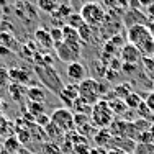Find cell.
I'll use <instances>...</instances> for the list:
<instances>
[{"instance_id": "7a4b0ae2", "label": "cell", "mask_w": 154, "mask_h": 154, "mask_svg": "<svg viewBox=\"0 0 154 154\" xmlns=\"http://www.w3.org/2000/svg\"><path fill=\"white\" fill-rule=\"evenodd\" d=\"M36 77L41 80V84L46 87L48 90L54 92L56 95L61 94V90L64 89V82L61 80V75L57 74V71L54 69V66H45V64H38L33 67Z\"/></svg>"}, {"instance_id": "ac0fdd59", "label": "cell", "mask_w": 154, "mask_h": 154, "mask_svg": "<svg viewBox=\"0 0 154 154\" xmlns=\"http://www.w3.org/2000/svg\"><path fill=\"white\" fill-rule=\"evenodd\" d=\"M112 133L108 130H98L95 133V143H97L98 148H107L110 146V141H112Z\"/></svg>"}, {"instance_id": "60d3db41", "label": "cell", "mask_w": 154, "mask_h": 154, "mask_svg": "<svg viewBox=\"0 0 154 154\" xmlns=\"http://www.w3.org/2000/svg\"><path fill=\"white\" fill-rule=\"evenodd\" d=\"M139 3H141V7H146V8H148L151 3H154V0H139Z\"/></svg>"}, {"instance_id": "f546056e", "label": "cell", "mask_w": 154, "mask_h": 154, "mask_svg": "<svg viewBox=\"0 0 154 154\" xmlns=\"http://www.w3.org/2000/svg\"><path fill=\"white\" fill-rule=\"evenodd\" d=\"M90 123V116L89 115H80V113H74V126L75 128H82L85 125Z\"/></svg>"}, {"instance_id": "ffe728a7", "label": "cell", "mask_w": 154, "mask_h": 154, "mask_svg": "<svg viewBox=\"0 0 154 154\" xmlns=\"http://www.w3.org/2000/svg\"><path fill=\"white\" fill-rule=\"evenodd\" d=\"M0 46H3V48H7V49L13 51V49H15V46H17L15 36L10 35L8 31H2V33H0Z\"/></svg>"}, {"instance_id": "74e56055", "label": "cell", "mask_w": 154, "mask_h": 154, "mask_svg": "<svg viewBox=\"0 0 154 154\" xmlns=\"http://www.w3.org/2000/svg\"><path fill=\"white\" fill-rule=\"evenodd\" d=\"M7 126H8V120H7L5 116H2V115H0V131L3 133V130H5Z\"/></svg>"}, {"instance_id": "d6986e66", "label": "cell", "mask_w": 154, "mask_h": 154, "mask_svg": "<svg viewBox=\"0 0 154 154\" xmlns=\"http://www.w3.org/2000/svg\"><path fill=\"white\" fill-rule=\"evenodd\" d=\"M36 3L45 13H54L59 7V0H36Z\"/></svg>"}, {"instance_id": "83f0119b", "label": "cell", "mask_w": 154, "mask_h": 154, "mask_svg": "<svg viewBox=\"0 0 154 154\" xmlns=\"http://www.w3.org/2000/svg\"><path fill=\"white\" fill-rule=\"evenodd\" d=\"M105 3L112 10H120V12L128 7V0H105Z\"/></svg>"}, {"instance_id": "7402d4cb", "label": "cell", "mask_w": 154, "mask_h": 154, "mask_svg": "<svg viewBox=\"0 0 154 154\" xmlns=\"http://www.w3.org/2000/svg\"><path fill=\"white\" fill-rule=\"evenodd\" d=\"M125 103H126L128 110L131 108V110H134V112H136V108L143 103V97L139 94H136V92H131L126 98H125Z\"/></svg>"}, {"instance_id": "d4e9b609", "label": "cell", "mask_w": 154, "mask_h": 154, "mask_svg": "<svg viewBox=\"0 0 154 154\" xmlns=\"http://www.w3.org/2000/svg\"><path fill=\"white\" fill-rule=\"evenodd\" d=\"M113 92H115L116 98H122V100H125V98L133 92V90H131L130 84H120V85H116L115 89H113Z\"/></svg>"}, {"instance_id": "ba28073f", "label": "cell", "mask_w": 154, "mask_h": 154, "mask_svg": "<svg viewBox=\"0 0 154 154\" xmlns=\"http://www.w3.org/2000/svg\"><path fill=\"white\" fill-rule=\"evenodd\" d=\"M66 74H67L71 84H80L84 79H87V67L80 61H77L72 62V64H67Z\"/></svg>"}, {"instance_id": "8fae6325", "label": "cell", "mask_w": 154, "mask_h": 154, "mask_svg": "<svg viewBox=\"0 0 154 154\" xmlns=\"http://www.w3.org/2000/svg\"><path fill=\"white\" fill-rule=\"evenodd\" d=\"M123 23L126 25V28H130V26H134V25H149V20L141 10L128 8V12L123 13Z\"/></svg>"}, {"instance_id": "484cf974", "label": "cell", "mask_w": 154, "mask_h": 154, "mask_svg": "<svg viewBox=\"0 0 154 154\" xmlns=\"http://www.w3.org/2000/svg\"><path fill=\"white\" fill-rule=\"evenodd\" d=\"M26 110L28 113H30L31 116H39L45 113V103H36V102H30V103L26 105Z\"/></svg>"}, {"instance_id": "5b68a950", "label": "cell", "mask_w": 154, "mask_h": 154, "mask_svg": "<svg viewBox=\"0 0 154 154\" xmlns=\"http://www.w3.org/2000/svg\"><path fill=\"white\" fill-rule=\"evenodd\" d=\"M79 85V98H82L85 103H89L90 107H94L98 100H100L102 94H100V82L97 79L87 77L84 79Z\"/></svg>"}, {"instance_id": "603a6c76", "label": "cell", "mask_w": 154, "mask_h": 154, "mask_svg": "<svg viewBox=\"0 0 154 154\" xmlns=\"http://www.w3.org/2000/svg\"><path fill=\"white\" fill-rule=\"evenodd\" d=\"M45 133H46V138L53 139V141H57V139H61L62 136H64V131H61L54 123L48 125V126L45 128Z\"/></svg>"}, {"instance_id": "5bb4252c", "label": "cell", "mask_w": 154, "mask_h": 154, "mask_svg": "<svg viewBox=\"0 0 154 154\" xmlns=\"http://www.w3.org/2000/svg\"><path fill=\"white\" fill-rule=\"evenodd\" d=\"M26 98L30 102H36V103H45L46 102V90L39 85H31L26 89Z\"/></svg>"}, {"instance_id": "e575fe53", "label": "cell", "mask_w": 154, "mask_h": 154, "mask_svg": "<svg viewBox=\"0 0 154 154\" xmlns=\"http://www.w3.org/2000/svg\"><path fill=\"white\" fill-rule=\"evenodd\" d=\"M143 61H144V66L146 69H151V71H154V56L152 57H143Z\"/></svg>"}, {"instance_id": "f35d334b", "label": "cell", "mask_w": 154, "mask_h": 154, "mask_svg": "<svg viewBox=\"0 0 154 154\" xmlns=\"http://www.w3.org/2000/svg\"><path fill=\"white\" fill-rule=\"evenodd\" d=\"M10 53H12V51H10V49H7V48L0 46V56H8Z\"/></svg>"}, {"instance_id": "8d00e7d4", "label": "cell", "mask_w": 154, "mask_h": 154, "mask_svg": "<svg viewBox=\"0 0 154 154\" xmlns=\"http://www.w3.org/2000/svg\"><path fill=\"white\" fill-rule=\"evenodd\" d=\"M146 17H148L149 21H154V3H151V5L146 8Z\"/></svg>"}, {"instance_id": "9c48e42d", "label": "cell", "mask_w": 154, "mask_h": 154, "mask_svg": "<svg viewBox=\"0 0 154 154\" xmlns=\"http://www.w3.org/2000/svg\"><path fill=\"white\" fill-rule=\"evenodd\" d=\"M141 53H139L138 48H134L133 45H125L122 49H120V59H122V64H131L136 66L139 61H141Z\"/></svg>"}, {"instance_id": "44dd1931", "label": "cell", "mask_w": 154, "mask_h": 154, "mask_svg": "<svg viewBox=\"0 0 154 154\" xmlns=\"http://www.w3.org/2000/svg\"><path fill=\"white\" fill-rule=\"evenodd\" d=\"M71 110H74V113H80V115H89V116H90V113H92V107H90L89 103H85L82 98H77L74 103H72Z\"/></svg>"}, {"instance_id": "b9f144b4", "label": "cell", "mask_w": 154, "mask_h": 154, "mask_svg": "<svg viewBox=\"0 0 154 154\" xmlns=\"http://www.w3.org/2000/svg\"><path fill=\"white\" fill-rule=\"evenodd\" d=\"M148 28H149V33H151V36H152V39H154V21H149Z\"/></svg>"}, {"instance_id": "9a60e30c", "label": "cell", "mask_w": 154, "mask_h": 154, "mask_svg": "<svg viewBox=\"0 0 154 154\" xmlns=\"http://www.w3.org/2000/svg\"><path fill=\"white\" fill-rule=\"evenodd\" d=\"M26 89L28 87L20 85V84H10L8 85V94L15 102H21L25 97H26Z\"/></svg>"}, {"instance_id": "1f68e13d", "label": "cell", "mask_w": 154, "mask_h": 154, "mask_svg": "<svg viewBox=\"0 0 154 154\" xmlns=\"http://www.w3.org/2000/svg\"><path fill=\"white\" fill-rule=\"evenodd\" d=\"M10 75H8V69L0 66V87H8L10 85Z\"/></svg>"}, {"instance_id": "d590c367", "label": "cell", "mask_w": 154, "mask_h": 154, "mask_svg": "<svg viewBox=\"0 0 154 154\" xmlns=\"http://www.w3.org/2000/svg\"><path fill=\"white\" fill-rule=\"evenodd\" d=\"M128 8H130V10H139V8H141L139 0H128Z\"/></svg>"}, {"instance_id": "836d02e7", "label": "cell", "mask_w": 154, "mask_h": 154, "mask_svg": "<svg viewBox=\"0 0 154 154\" xmlns=\"http://www.w3.org/2000/svg\"><path fill=\"white\" fill-rule=\"evenodd\" d=\"M38 126H43V130L48 126V125L51 123V116H48L46 113H43V115H39V116H36V122H35Z\"/></svg>"}, {"instance_id": "cb8c5ba5", "label": "cell", "mask_w": 154, "mask_h": 154, "mask_svg": "<svg viewBox=\"0 0 154 154\" xmlns=\"http://www.w3.org/2000/svg\"><path fill=\"white\" fill-rule=\"evenodd\" d=\"M77 33H79V38H80V43H90V39H92V33H94V28L89 26V25L84 23L82 26L77 30Z\"/></svg>"}, {"instance_id": "4fadbf2b", "label": "cell", "mask_w": 154, "mask_h": 154, "mask_svg": "<svg viewBox=\"0 0 154 154\" xmlns=\"http://www.w3.org/2000/svg\"><path fill=\"white\" fill-rule=\"evenodd\" d=\"M35 41L38 46L45 48V49L54 48V43H53V39H51L49 30H45V28H38V30L35 31Z\"/></svg>"}, {"instance_id": "ab89813d", "label": "cell", "mask_w": 154, "mask_h": 154, "mask_svg": "<svg viewBox=\"0 0 154 154\" xmlns=\"http://www.w3.org/2000/svg\"><path fill=\"white\" fill-rule=\"evenodd\" d=\"M107 154H128V152L122 151V149H108Z\"/></svg>"}, {"instance_id": "4316f807", "label": "cell", "mask_w": 154, "mask_h": 154, "mask_svg": "<svg viewBox=\"0 0 154 154\" xmlns=\"http://www.w3.org/2000/svg\"><path fill=\"white\" fill-rule=\"evenodd\" d=\"M67 25L72 28H75V30H79L84 25V20H82V17H80V13H71L67 18Z\"/></svg>"}, {"instance_id": "ee69618b", "label": "cell", "mask_w": 154, "mask_h": 154, "mask_svg": "<svg viewBox=\"0 0 154 154\" xmlns=\"http://www.w3.org/2000/svg\"><path fill=\"white\" fill-rule=\"evenodd\" d=\"M5 3H7V0H0V5H2V7L5 5Z\"/></svg>"}, {"instance_id": "8992f818", "label": "cell", "mask_w": 154, "mask_h": 154, "mask_svg": "<svg viewBox=\"0 0 154 154\" xmlns=\"http://www.w3.org/2000/svg\"><path fill=\"white\" fill-rule=\"evenodd\" d=\"M56 49L57 57L66 62V64H72V62H77L80 59V54H82V46L80 43H66L62 41L59 45L54 46Z\"/></svg>"}, {"instance_id": "2e32d148", "label": "cell", "mask_w": 154, "mask_h": 154, "mask_svg": "<svg viewBox=\"0 0 154 154\" xmlns=\"http://www.w3.org/2000/svg\"><path fill=\"white\" fill-rule=\"evenodd\" d=\"M62 28V41L66 43H80V38H79V33H77L75 28L69 26V25H64Z\"/></svg>"}, {"instance_id": "f6af8a7d", "label": "cell", "mask_w": 154, "mask_h": 154, "mask_svg": "<svg viewBox=\"0 0 154 154\" xmlns=\"http://www.w3.org/2000/svg\"><path fill=\"white\" fill-rule=\"evenodd\" d=\"M152 92H154V79H152Z\"/></svg>"}, {"instance_id": "4dcf8cb0", "label": "cell", "mask_w": 154, "mask_h": 154, "mask_svg": "<svg viewBox=\"0 0 154 154\" xmlns=\"http://www.w3.org/2000/svg\"><path fill=\"white\" fill-rule=\"evenodd\" d=\"M5 151H8V152L20 151V141L17 138H8L5 141Z\"/></svg>"}, {"instance_id": "6da1fadb", "label": "cell", "mask_w": 154, "mask_h": 154, "mask_svg": "<svg viewBox=\"0 0 154 154\" xmlns=\"http://www.w3.org/2000/svg\"><path fill=\"white\" fill-rule=\"evenodd\" d=\"M128 43L138 48L143 57H152L154 56V39L149 33L148 25H134L130 26L126 31Z\"/></svg>"}, {"instance_id": "7c38bea8", "label": "cell", "mask_w": 154, "mask_h": 154, "mask_svg": "<svg viewBox=\"0 0 154 154\" xmlns=\"http://www.w3.org/2000/svg\"><path fill=\"white\" fill-rule=\"evenodd\" d=\"M8 75H10V82L12 84H20V85H26L30 82V75L28 71L21 67H10L8 69Z\"/></svg>"}, {"instance_id": "d6a6232c", "label": "cell", "mask_w": 154, "mask_h": 154, "mask_svg": "<svg viewBox=\"0 0 154 154\" xmlns=\"http://www.w3.org/2000/svg\"><path fill=\"white\" fill-rule=\"evenodd\" d=\"M143 102H144V105L149 108V112L154 113V92H148V94H146V97L143 98Z\"/></svg>"}, {"instance_id": "277c9868", "label": "cell", "mask_w": 154, "mask_h": 154, "mask_svg": "<svg viewBox=\"0 0 154 154\" xmlns=\"http://www.w3.org/2000/svg\"><path fill=\"white\" fill-rule=\"evenodd\" d=\"M80 17H82L84 23L89 25V26H100L102 23L107 18V13H105V8L100 5L98 2H85L82 7H80Z\"/></svg>"}, {"instance_id": "7bdbcfd3", "label": "cell", "mask_w": 154, "mask_h": 154, "mask_svg": "<svg viewBox=\"0 0 154 154\" xmlns=\"http://www.w3.org/2000/svg\"><path fill=\"white\" fill-rule=\"evenodd\" d=\"M5 107H7V105H5V102H3V98L0 97V112H2V110L5 108Z\"/></svg>"}, {"instance_id": "e0dca14e", "label": "cell", "mask_w": 154, "mask_h": 154, "mask_svg": "<svg viewBox=\"0 0 154 154\" xmlns=\"http://www.w3.org/2000/svg\"><path fill=\"white\" fill-rule=\"evenodd\" d=\"M107 103L110 105V108H112L113 115H125V113L128 112V107L126 103H125V100H122V98H112V100H108Z\"/></svg>"}, {"instance_id": "f1b7e54d", "label": "cell", "mask_w": 154, "mask_h": 154, "mask_svg": "<svg viewBox=\"0 0 154 154\" xmlns=\"http://www.w3.org/2000/svg\"><path fill=\"white\" fill-rule=\"evenodd\" d=\"M49 35H51V39H53L54 46L62 43V28L61 26H53L49 30Z\"/></svg>"}, {"instance_id": "52a82bcc", "label": "cell", "mask_w": 154, "mask_h": 154, "mask_svg": "<svg viewBox=\"0 0 154 154\" xmlns=\"http://www.w3.org/2000/svg\"><path fill=\"white\" fill-rule=\"evenodd\" d=\"M51 123H54L61 131L69 133V131H74V113L69 108H56L51 113Z\"/></svg>"}, {"instance_id": "3957f363", "label": "cell", "mask_w": 154, "mask_h": 154, "mask_svg": "<svg viewBox=\"0 0 154 154\" xmlns=\"http://www.w3.org/2000/svg\"><path fill=\"white\" fill-rule=\"evenodd\" d=\"M115 120V115H113L112 108L103 98L97 102V103L92 107V113H90V123L94 125L98 130H108L110 125Z\"/></svg>"}, {"instance_id": "30bf717a", "label": "cell", "mask_w": 154, "mask_h": 154, "mask_svg": "<svg viewBox=\"0 0 154 154\" xmlns=\"http://www.w3.org/2000/svg\"><path fill=\"white\" fill-rule=\"evenodd\" d=\"M59 97V100L64 103L66 108L71 110L72 103L79 98V85L77 84H67V85H64V89L61 90V94L57 95Z\"/></svg>"}]
</instances>
